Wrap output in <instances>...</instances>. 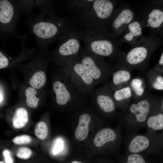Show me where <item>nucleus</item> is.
<instances>
[{"label":"nucleus","instance_id":"f257e3e1","mask_svg":"<svg viewBox=\"0 0 163 163\" xmlns=\"http://www.w3.org/2000/svg\"><path fill=\"white\" fill-rule=\"evenodd\" d=\"M39 9L37 14L27 19L26 24L30 34L36 38L38 49L43 51L59 40L76 21L75 18L57 16L53 5Z\"/></svg>","mask_w":163,"mask_h":163},{"label":"nucleus","instance_id":"f03ea898","mask_svg":"<svg viewBox=\"0 0 163 163\" xmlns=\"http://www.w3.org/2000/svg\"><path fill=\"white\" fill-rule=\"evenodd\" d=\"M81 33L84 48L91 53L117 62L125 53L107 27L86 28L81 30Z\"/></svg>","mask_w":163,"mask_h":163},{"label":"nucleus","instance_id":"7ed1b4c3","mask_svg":"<svg viewBox=\"0 0 163 163\" xmlns=\"http://www.w3.org/2000/svg\"><path fill=\"white\" fill-rule=\"evenodd\" d=\"M159 99L149 92L142 97L132 100L127 106L120 110L117 126L121 129L138 131L146 128V120Z\"/></svg>","mask_w":163,"mask_h":163},{"label":"nucleus","instance_id":"20e7f679","mask_svg":"<svg viewBox=\"0 0 163 163\" xmlns=\"http://www.w3.org/2000/svg\"><path fill=\"white\" fill-rule=\"evenodd\" d=\"M162 44V38L150 32L149 35L145 36L141 41L125 52L114 67L131 71L136 69L144 73L147 71L149 62L153 53Z\"/></svg>","mask_w":163,"mask_h":163},{"label":"nucleus","instance_id":"39448f33","mask_svg":"<svg viewBox=\"0 0 163 163\" xmlns=\"http://www.w3.org/2000/svg\"><path fill=\"white\" fill-rule=\"evenodd\" d=\"M118 2L113 0H88L84 6L76 11V23L83 29L109 28Z\"/></svg>","mask_w":163,"mask_h":163},{"label":"nucleus","instance_id":"423d86ee","mask_svg":"<svg viewBox=\"0 0 163 163\" xmlns=\"http://www.w3.org/2000/svg\"><path fill=\"white\" fill-rule=\"evenodd\" d=\"M125 154L161 155L163 149V133L147 131L140 134L138 131L126 130L122 136Z\"/></svg>","mask_w":163,"mask_h":163},{"label":"nucleus","instance_id":"0eeeda50","mask_svg":"<svg viewBox=\"0 0 163 163\" xmlns=\"http://www.w3.org/2000/svg\"><path fill=\"white\" fill-rule=\"evenodd\" d=\"M58 40V45L52 54L58 65L67 67L79 56L81 47V30L73 26Z\"/></svg>","mask_w":163,"mask_h":163},{"label":"nucleus","instance_id":"6e6552de","mask_svg":"<svg viewBox=\"0 0 163 163\" xmlns=\"http://www.w3.org/2000/svg\"><path fill=\"white\" fill-rule=\"evenodd\" d=\"M62 72L60 78L54 81L53 85L57 104L65 106L85 99L87 95L78 87L67 67H63Z\"/></svg>","mask_w":163,"mask_h":163},{"label":"nucleus","instance_id":"1a4fd4ad","mask_svg":"<svg viewBox=\"0 0 163 163\" xmlns=\"http://www.w3.org/2000/svg\"><path fill=\"white\" fill-rule=\"evenodd\" d=\"M80 60L88 71L96 85L106 82L111 77L114 68L104 58L91 53L81 47Z\"/></svg>","mask_w":163,"mask_h":163},{"label":"nucleus","instance_id":"9d476101","mask_svg":"<svg viewBox=\"0 0 163 163\" xmlns=\"http://www.w3.org/2000/svg\"><path fill=\"white\" fill-rule=\"evenodd\" d=\"M139 16L145 28L148 27L150 32L163 36V1H150L142 8Z\"/></svg>","mask_w":163,"mask_h":163},{"label":"nucleus","instance_id":"9b49d317","mask_svg":"<svg viewBox=\"0 0 163 163\" xmlns=\"http://www.w3.org/2000/svg\"><path fill=\"white\" fill-rule=\"evenodd\" d=\"M121 129L117 126L115 128L107 127L101 129L94 137V145L98 149H105L115 155L120 154L122 143Z\"/></svg>","mask_w":163,"mask_h":163},{"label":"nucleus","instance_id":"f8f14e48","mask_svg":"<svg viewBox=\"0 0 163 163\" xmlns=\"http://www.w3.org/2000/svg\"><path fill=\"white\" fill-rule=\"evenodd\" d=\"M136 14L134 8L128 4H122L115 9L109 27L112 36L117 39L123 33Z\"/></svg>","mask_w":163,"mask_h":163},{"label":"nucleus","instance_id":"ddd939ff","mask_svg":"<svg viewBox=\"0 0 163 163\" xmlns=\"http://www.w3.org/2000/svg\"><path fill=\"white\" fill-rule=\"evenodd\" d=\"M66 67L80 90L87 96L91 94L96 85L89 72L81 62L79 56Z\"/></svg>","mask_w":163,"mask_h":163},{"label":"nucleus","instance_id":"4468645a","mask_svg":"<svg viewBox=\"0 0 163 163\" xmlns=\"http://www.w3.org/2000/svg\"><path fill=\"white\" fill-rule=\"evenodd\" d=\"M91 94L93 101L101 111L112 118H118L119 112L107 85L94 89Z\"/></svg>","mask_w":163,"mask_h":163},{"label":"nucleus","instance_id":"2eb2a0df","mask_svg":"<svg viewBox=\"0 0 163 163\" xmlns=\"http://www.w3.org/2000/svg\"><path fill=\"white\" fill-rule=\"evenodd\" d=\"M21 14L16 0L0 1V23L6 27L10 34L15 35Z\"/></svg>","mask_w":163,"mask_h":163},{"label":"nucleus","instance_id":"dca6fc26","mask_svg":"<svg viewBox=\"0 0 163 163\" xmlns=\"http://www.w3.org/2000/svg\"><path fill=\"white\" fill-rule=\"evenodd\" d=\"M145 28L139 16L127 26L123 35L118 39L121 46L124 43L132 46L141 41L145 37L143 31Z\"/></svg>","mask_w":163,"mask_h":163},{"label":"nucleus","instance_id":"f3484780","mask_svg":"<svg viewBox=\"0 0 163 163\" xmlns=\"http://www.w3.org/2000/svg\"><path fill=\"white\" fill-rule=\"evenodd\" d=\"M147 131L157 132L163 129V102L159 99L157 104L147 119L146 123Z\"/></svg>","mask_w":163,"mask_h":163},{"label":"nucleus","instance_id":"a211bd4d","mask_svg":"<svg viewBox=\"0 0 163 163\" xmlns=\"http://www.w3.org/2000/svg\"><path fill=\"white\" fill-rule=\"evenodd\" d=\"M112 73V81L110 84L107 85L111 91H113L127 85L131 78V71L122 68L114 67Z\"/></svg>","mask_w":163,"mask_h":163},{"label":"nucleus","instance_id":"6ab92c4d","mask_svg":"<svg viewBox=\"0 0 163 163\" xmlns=\"http://www.w3.org/2000/svg\"><path fill=\"white\" fill-rule=\"evenodd\" d=\"M110 91L117 108L120 110L127 106L133 97L129 86L127 85L113 91Z\"/></svg>","mask_w":163,"mask_h":163},{"label":"nucleus","instance_id":"aec40b11","mask_svg":"<svg viewBox=\"0 0 163 163\" xmlns=\"http://www.w3.org/2000/svg\"><path fill=\"white\" fill-rule=\"evenodd\" d=\"M91 119V115L87 113H84L79 116L78 126L75 133L77 139L83 141L86 139L88 135L89 126Z\"/></svg>","mask_w":163,"mask_h":163},{"label":"nucleus","instance_id":"412c9836","mask_svg":"<svg viewBox=\"0 0 163 163\" xmlns=\"http://www.w3.org/2000/svg\"><path fill=\"white\" fill-rule=\"evenodd\" d=\"M21 14H29L33 9L38 7L40 9L53 3L50 0H16Z\"/></svg>","mask_w":163,"mask_h":163},{"label":"nucleus","instance_id":"4be33fe9","mask_svg":"<svg viewBox=\"0 0 163 163\" xmlns=\"http://www.w3.org/2000/svg\"><path fill=\"white\" fill-rule=\"evenodd\" d=\"M28 114L27 110L21 107L15 111L12 120L13 126L16 129H20L25 126L28 121Z\"/></svg>","mask_w":163,"mask_h":163},{"label":"nucleus","instance_id":"5701e85b","mask_svg":"<svg viewBox=\"0 0 163 163\" xmlns=\"http://www.w3.org/2000/svg\"><path fill=\"white\" fill-rule=\"evenodd\" d=\"M147 155L139 153L125 154L121 155L120 154L115 156L120 163H151Z\"/></svg>","mask_w":163,"mask_h":163},{"label":"nucleus","instance_id":"b1692460","mask_svg":"<svg viewBox=\"0 0 163 163\" xmlns=\"http://www.w3.org/2000/svg\"><path fill=\"white\" fill-rule=\"evenodd\" d=\"M147 74L149 88L157 90H163V73L152 69L147 72Z\"/></svg>","mask_w":163,"mask_h":163},{"label":"nucleus","instance_id":"393cba45","mask_svg":"<svg viewBox=\"0 0 163 163\" xmlns=\"http://www.w3.org/2000/svg\"><path fill=\"white\" fill-rule=\"evenodd\" d=\"M130 87L134 99L142 97L145 94V84L143 80L140 78H135L130 82Z\"/></svg>","mask_w":163,"mask_h":163},{"label":"nucleus","instance_id":"a878e982","mask_svg":"<svg viewBox=\"0 0 163 163\" xmlns=\"http://www.w3.org/2000/svg\"><path fill=\"white\" fill-rule=\"evenodd\" d=\"M46 79L45 72L42 70H39L33 75L29 80V83L32 88L39 89L44 86Z\"/></svg>","mask_w":163,"mask_h":163},{"label":"nucleus","instance_id":"bb28decb","mask_svg":"<svg viewBox=\"0 0 163 163\" xmlns=\"http://www.w3.org/2000/svg\"><path fill=\"white\" fill-rule=\"evenodd\" d=\"M37 93L35 89L32 87H29L26 89V103L28 107L34 108L37 107L40 99L36 96Z\"/></svg>","mask_w":163,"mask_h":163},{"label":"nucleus","instance_id":"cd10ccee","mask_svg":"<svg viewBox=\"0 0 163 163\" xmlns=\"http://www.w3.org/2000/svg\"><path fill=\"white\" fill-rule=\"evenodd\" d=\"M36 136L39 139H45L48 134V128L47 124L43 121H40L36 125L34 129Z\"/></svg>","mask_w":163,"mask_h":163},{"label":"nucleus","instance_id":"c85d7f7f","mask_svg":"<svg viewBox=\"0 0 163 163\" xmlns=\"http://www.w3.org/2000/svg\"><path fill=\"white\" fill-rule=\"evenodd\" d=\"M32 155V152L29 148L26 147L19 148L17 150L16 155L17 157L23 159L30 158Z\"/></svg>","mask_w":163,"mask_h":163},{"label":"nucleus","instance_id":"c756f323","mask_svg":"<svg viewBox=\"0 0 163 163\" xmlns=\"http://www.w3.org/2000/svg\"><path fill=\"white\" fill-rule=\"evenodd\" d=\"M32 140L29 136L24 135L15 137L13 139V142L15 144L21 145L30 143Z\"/></svg>","mask_w":163,"mask_h":163},{"label":"nucleus","instance_id":"7c9ffc66","mask_svg":"<svg viewBox=\"0 0 163 163\" xmlns=\"http://www.w3.org/2000/svg\"><path fill=\"white\" fill-rule=\"evenodd\" d=\"M11 59H12L11 58H8L0 51V69L7 67L9 65L10 60Z\"/></svg>","mask_w":163,"mask_h":163},{"label":"nucleus","instance_id":"2f4dec72","mask_svg":"<svg viewBox=\"0 0 163 163\" xmlns=\"http://www.w3.org/2000/svg\"><path fill=\"white\" fill-rule=\"evenodd\" d=\"M152 69L163 73V53H162L158 62Z\"/></svg>","mask_w":163,"mask_h":163},{"label":"nucleus","instance_id":"473e14b6","mask_svg":"<svg viewBox=\"0 0 163 163\" xmlns=\"http://www.w3.org/2000/svg\"><path fill=\"white\" fill-rule=\"evenodd\" d=\"M63 145V142L61 139H58L54 146L53 150V153L56 155L62 149Z\"/></svg>","mask_w":163,"mask_h":163},{"label":"nucleus","instance_id":"72a5a7b5","mask_svg":"<svg viewBox=\"0 0 163 163\" xmlns=\"http://www.w3.org/2000/svg\"><path fill=\"white\" fill-rule=\"evenodd\" d=\"M3 154L6 163H13V160L11 157L10 153L8 150L7 149L4 150Z\"/></svg>","mask_w":163,"mask_h":163},{"label":"nucleus","instance_id":"f704fd0d","mask_svg":"<svg viewBox=\"0 0 163 163\" xmlns=\"http://www.w3.org/2000/svg\"><path fill=\"white\" fill-rule=\"evenodd\" d=\"M71 163H82L80 161H72Z\"/></svg>","mask_w":163,"mask_h":163},{"label":"nucleus","instance_id":"c9c22d12","mask_svg":"<svg viewBox=\"0 0 163 163\" xmlns=\"http://www.w3.org/2000/svg\"><path fill=\"white\" fill-rule=\"evenodd\" d=\"M1 94H0V102H1V98H2V97H1Z\"/></svg>","mask_w":163,"mask_h":163},{"label":"nucleus","instance_id":"e433bc0d","mask_svg":"<svg viewBox=\"0 0 163 163\" xmlns=\"http://www.w3.org/2000/svg\"><path fill=\"white\" fill-rule=\"evenodd\" d=\"M0 163H4L3 162H0Z\"/></svg>","mask_w":163,"mask_h":163}]
</instances>
